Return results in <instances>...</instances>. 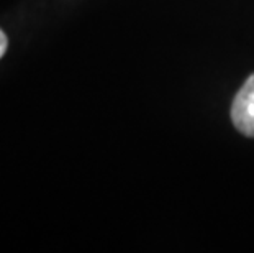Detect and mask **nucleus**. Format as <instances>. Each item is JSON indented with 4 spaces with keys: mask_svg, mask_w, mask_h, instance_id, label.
I'll return each mask as SVG.
<instances>
[{
    "mask_svg": "<svg viewBox=\"0 0 254 253\" xmlns=\"http://www.w3.org/2000/svg\"><path fill=\"white\" fill-rule=\"evenodd\" d=\"M230 115L235 128L241 135L254 138V73L236 92Z\"/></svg>",
    "mask_w": 254,
    "mask_h": 253,
    "instance_id": "1",
    "label": "nucleus"
},
{
    "mask_svg": "<svg viewBox=\"0 0 254 253\" xmlns=\"http://www.w3.org/2000/svg\"><path fill=\"white\" fill-rule=\"evenodd\" d=\"M7 46H8L7 35H5L2 30H0V58L5 55V51H7Z\"/></svg>",
    "mask_w": 254,
    "mask_h": 253,
    "instance_id": "2",
    "label": "nucleus"
}]
</instances>
